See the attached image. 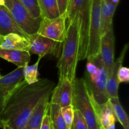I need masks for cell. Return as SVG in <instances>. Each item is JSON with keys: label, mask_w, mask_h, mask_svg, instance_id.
<instances>
[{"label": "cell", "mask_w": 129, "mask_h": 129, "mask_svg": "<svg viewBox=\"0 0 129 129\" xmlns=\"http://www.w3.org/2000/svg\"><path fill=\"white\" fill-rule=\"evenodd\" d=\"M74 109L81 112L88 129L102 128L94 102L90 96L83 78H76L73 82V103Z\"/></svg>", "instance_id": "277c9868"}, {"label": "cell", "mask_w": 129, "mask_h": 129, "mask_svg": "<svg viewBox=\"0 0 129 129\" xmlns=\"http://www.w3.org/2000/svg\"><path fill=\"white\" fill-rule=\"evenodd\" d=\"M118 5L112 0H102L101 6V36L113 26V18Z\"/></svg>", "instance_id": "d6986e66"}, {"label": "cell", "mask_w": 129, "mask_h": 129, "mask_svg": "<svg viewBox=\"0 0 129 129\" xmlns=\"http://www.w3.org/2000/svg\"><path fill=\"white\" fill-rule=\"evenodd\" d=\"M128 49V44L124 45L119 57L113 62V66L110 73L108 74L107 83V90L110 98H118V87L120 83L117 79V74L119 68L123 64L125 55Z\"/></svg>", "instance_id": "4fadbf2b"}, {"label": "cell", "mask_w": 129, "mask_h": 129, "mask_svg": "<svg viewBox=\"0 0 129 129\" xmlns=\"http://www.w3.org/2000/svg\"><path fill=\"white\" fill-rule=\"evenodd\" d=\"M59 8L60 15H67V9H68L69 0H57Z\"/></svg>", "instance_id": "83f0119b"}, {"label": "cell", "mask_w": 129, "mask_h": 129, "mask_svg": "<svg viewBox=\"0 0 129 129\" xmlns=\"http://www.w3.org/2000/svg\"><path fill=\"white\" fill-rule=\"evenodd\" d=\"M41 18H54L60 16L57 0H37Z\"/></svg>", "instance_id": "ffe728a7"}, {"label": "cell", "mask_w": 129, "mask_h": 129, "mask_svg": "<svg viewBox=\"0 0 129 129\" xmlns=\"http://www.w3.org/2000/svg\"><path fill=\"white\" fill-rule=\"evenodd\" d=\"M15 33L27 38L28 35L18 26L5 5H0V35Z\"/></svg>", "instance_id": "9a60e30c"}, {"label": "cell", "mask_w": 129, "mask_h": 129, "mask_svg": "<svg viewBox=\"0 0 129 129\" xmlns=\"http://www.w3.org/2000/svg\"><path fill=\"white\" fill-rule=\"evenodd\" d=\"M42 57H39L38 60L36 62L31 66H26L24 67L23 71V78L24 80L28 84H33L39 81L38 76H39V66L40 60Z\"/></svg>", "instance_id": "603a6c76"}, {"label": "cell", "mask_w": 129, "mask_h": 129, "mask_svg": "<svg viewBox=\"0 0 129 129\" xmlns=\"http://www.w3.org/2000/svg\"><path fill=\"white\" fill-rule=\"evenodd\" d=\"M27 39L30 43L29 52L41 57L49 54L57 55L62 44V43L52 40L37 33L28 35Z\"/></svg>", "instance_id": "9c48e42d"}, {"label": "cell", "mask_w": 129, "mask_h": 129, "mask_svg": "<svg viewBox=\"0 0 129 129\" xmlns=\"http://www.w3.org/2000/svg\"><path fill=\"white\" fill-rule=\"evenodd\" d=\"M0 49L28 51L30 43L27 38L15 33L0 35Z\"/></svg>", "instance_id": "5bb4252c"}, {"label": "cell", "mask_w": 129, "mask_h": 129, "mask_svg": "<svg viewBox=\"0 0 129 129\" xmlns=\"http://www.w3.org/2000/svg\"><path fill=\"white\" fill-rule=\"evenodd\" d=\"M70 129H88L85 118L77 109H74V118Z\"/></svg>", "instance_id": "d4e9b609"}, {"label": "cell", "mask_w": 129, "mask_h": 129, "mask_svg": "<svg viewBox=\"0 0 129 129\" xmlns=\"http://www.w3.org/2000/svg\"><path fill=\"white\" fill-rule=\"evenodd\" d=\"M5 5L18 26L28 36L37 33L42 18L33 17L20 0H5Z\"/></svg>", "instance_id": "8992f818"}, {"label": "cell", "mask_w": 129, "mask_h": 129, "mask_svg": "<svg viewBox=\"0 0 129 129\" xmlns=\"http://www.w3.org/2000/svg\"><path fill=\"white\" fill-rule=\"evenodd\" d=\"M0 5H5V0H0Z\"/></svg>", "instance_id": "1f68e13d"}, {"label": "cell", "mask_w": 129, "mask_h": 129, "mask_svg": "<svg viewBox=\"0 0 129 129\" xmlns=\"http://www.w3.org/2000/svg\"><path fill=\"white\" fill-rule=\"evenodd\" d=\"M100 129H103V128H101Z\"/></svg>", "instance_id": "d590c367"}, {"label": "cell", "mask_w": 129, "mask_h": 129, "mask_svg": "<svg viewBox=\"0 0 129 129\" xmlns=\"http://www.w3.org/2000/svg\"><path fill=\"white\" fill-rule=\"evenodd\" d=\"M0 128L4 129V125L1 120H0Z\"/></svg>", "instance_id": "4dcf8cb0"}, {"label": "cell", "mask_w": 129, "mask_h": 129, "mask_svg": "<svg viewBox=\"0 0 129 129\" xmlns=\"http://www.w3.org/2000/svg\"><path fill=\"white\" fill-rule=\"evenodd\" d=\"M117 79L118 83L120 84L122 83H128L129 82V69L127 67L123 66L118 69Z\"/></svg>", "instance_id": "4316f807"}, {"label": "cell", "mask_w": 129, "mask_h": 129, "mask_svg": "<svg viewBox=\"0 0 129 129\" xmlns=\"http://www.w3.org/2000/svg\"><path fill=\"white\" fill-rule=\"evenodd\" d=\"M50 129H54V128H53L52 126V125H51V127H50Z\"/></svg>", "instance_id": "836d02e7"}, {"label": "cell", "mask_w": 129, "mask_h": 129, "mask_svg": "<svg viewBox=\"0 0 129 129\" xmlns=\"http://www.w3.org/2000/svg\"><path fill=\"white\" fill-rule=\"evenodd\" d=\"M50 97H45L40 101L33 111L23 129L40 128L43 119L49 111Z\"/></svg>", "instance_id": "2e32d148"}, {"label": "cell", "mask_w": 129, "mask_h": 129, "mask_svg": "<svg viewBox=\"0 0 129 129\" xmlns=\"http://www.w3.org/2000/svg\"><path fill=\"white\" fill-rule=\"evenodd\" d=\"M91 0H69L67 19L76 14L79 30V60L86 59Z\"/></svg>", "instance_id": "5b68a950"}, {"label": "cell", "mask_w": 129, "mask_h": 129, "mask_svg": "<svg viewBox=\"0 0 129 129\" xmlns=\"http://www.w3.org/2000/svg\"><path fill=\"white\" fill-rule=\"evenodd\" d=\"M55 83L49 79H39L28 84L25 80L11 92L0 109V120L4 129H23L36 106L42 99L50 96Z\"/></svg>", "instance_id": "6da1fadb"}, {"label": "cell", "mask_w": 129, "mask_h": 129, "mask_svg": "<svg viewBox=\"0 0 129 129\" xmlns=\"http://www.w3.org/2000/svg\"><path fill=\"white\" fill-rule=\"evenodd\" d=\"M102 0H91L86 58L100 53Z\"/></svg>", "instance_id": "52a82bcc"}, {"label": "cell", "mask_w": 129, "mask_h": 129, "mask_svg": "<svg viewBox=\"0 0 129 129\" xmlns=\"http://www.w3.org/2000/svg\"><path fill=\"white\" fill-rule=\"evenodd\" d=\"M73 83L67 78L59 79L51 93L49 103L59 105L60 108L72 105L73 103Z\"/></svg>", "instance_id": "30bf717a"}, {"label": "cell", "mask_w": 129, "mask_h": 129, "mask_svg": "<svg viewBox=\"0 0 129 129\" xmlns=\"http://www.w3.org/2000/svg\"><path fill=\"white\" fill-rule=\"evenodd\" d=\"M112 2L113 3H115V5H118L120 0H112Z\"/></svg>", "instance_id": "f546056e"}, {"label": "cell", "mask_w": 129, "mask_h": 129, "mask_svg": "<svg viewBox=\"0 0 129 129\" xmlns=\"http://www.w3.org/2000/svg\"><path fill=\"white\" fill-rule=\"evenodd\" d=\"M61 108L57 105L49 104V114L54 129H68L61 113Z\"/></svg>", "instance_id": "7402d4cb"}, {"label": "cell", "mask_w": 129, "mask_h": 129, "mask_svg": "<svg viewBox=\"0 0 129 129\" xmlns=\"http://www.w3.org/2000/svg\"><path fill=\"white\" fill-rule=\"evenodd\" d=\"M86 59L83 78L86 86L94 102L98 105L103 104L110 98L107 90L108 72L100 53Z\"/></svg>", "instance_id": "3957f363"}, {"label": "cell", "mask_w": 129, "mask_h": 129, "mask_svg": "<svg viewBox=\"0 0 129 129\" xmlns=\"http://www.w3.org/2000/svg\"><path fill=\"white\" fill-rule=\"evenodd\" d=\"M5 129H12L11 128H10V127H5Z\"/></svg>", "instance_id": "d6a6232c"}, {"label": "cell", "mask_w": 129, "mask_h": 129, "mask_svg": "<svg viewBox=\"0 0 129 129\" xmlns=\"http://www.w3.org/2000/svg\"><path fill=\"white\" fill-rule=\"evenodd\" d=\"M23 68L17 67L12 72L0 78V109L11 92L24 80Z\"/></svg>", "instance_id": "7c38bea8"}, {"label": "cell", "mask_w": 129, "mask_h": 129, "mask_svg": "<svg viewBox=\"0 0 129 129\" xmlns=\"http://www.w3.org/2000/svg\"><path fill=\"white\" fill-rule=\"evenodd\" d=\"M100 54L108 74L115 61V36L113 26L101 36Z\"/></svg>", "instance_id": "8fae6325"}, {"label": "cell", "mask_w": 129, "mask_h": 129, "mask_svg": "<svg viewBox=\"0 0 129 129\" xmlns=\"http://www.w3.org/2000/svg\"><path fill=\"white\" fill-rule=\"evenodd\" d=\"M61 113L68 129H70L73 123L74 115V108L73 105L66 106L61 108Z\"/></svg>", "instance_id": "484cf974"}, {"label": "cell", "mask_w": 129, "mask_h": 129, "mask_svg": "<svg viewBox=\"0 0 129 129\" xmlns=\"http://www.w3.org/2000/svg\"></svg>", "instance_id": "8d00e7d4"}, {"label": "cell", "mask_w": 129, "mask_h": 129, "mask_svg": "<svg viewBox=\"0 0 129 129\" xmlns=\"http://www.w3.org/2000/svg\"><path fill=\"white\" fill-rule=\"evenodd\" d=\"M94 103L102 128L108 129L110 127L115 125L117 118L115 115L109 100L108 102L102 105L97 104L94 102Z\"/></svg>", "instance_id": "ac0fdd59"}, {"label": "cell", "mask_w": 129, "mask_h": 129, "mask_svg": "<svg viewBox=\"0 0 129 129\" xmlns=\"http://www.w3.org/2000/svg\"><path fill=\"white\" fill-rule=\"evenodd\" d=\"M68 26L62 53L57 62L59 79L67 78L73 83L79 62V30L76 14L67 19Z\"/></svg>", "instance_id": "7a4b0ae2"}, {"label": "cell", "mask_w": 129, "mask_h": 129, "mask_svg": "<svg viewBox=\"0 0 129 129\" xmlns=\"http://www.w3.org/2000/svg\"><path fill=\"white\" fill-rule=\"evenodd\" d=\"M109 102L117 118V121L120 123L124 129H129L128 117L120 102L119 98H110Z\"/></svg>", "instance_id": "44dd1931"}, {"label": "cell", "mask_w": 129, "mask_h": 129, "mask_svg": "<svg viewBox=\"0 0 129 129\" xmlns=\"http://www.w3.org/2000/svg\"><path fill=\"white\" fill-rule=\"evenodd\" d=\"M67 15L54 18H42L37 34L55 41L62 43L66 37Z\"/></svg>", "instance_id": "ba28073f"}, {"label": "cell", "mask_w": 129, "mask_h": 129, "mask_svg": "<svg viewBox=\"0 0 129 129\" xmlns=\"http://www.w3.org/2000/svg\"><path fill=\"white\" fill-rule=\"evenodd\" d=\"M20 2L35 18H42L37 0H20Z\"/></svg>", "instance_id": "cb8c5ba5"}, {"label": "cell", "mask_w": 129, "mask_h": 129, "mask_svg": "<svg viewBox=\"0 0 129 129\" xmlns=\"http://www.w3.org/2000/svg\"><path fill=\"white\" fill-rule=\"evenodd\" d=\"M0 57L13 63L19 68L28 65L31 55L28 51L0 49Z\"/></svg>", "instance_id": "e0dca14e"}, {"label": "cell", "mask_w": 129, "mask_h": 129, "mask_svg": "<svg viewBox=\"0 0 129 129\" xmlns=\"http://www.w3.org/2000/svg\"><path fill=\"white\" fill-rule=\"evenodd\" d=\"M1 74H0V78H1Z\"/></svg>", "instance_id": "e575fe53"}, {"label": "cell", "mask_w": 129, "mask_h": 129, "mask_svg": "<svg viewBox=\"0 0 129 129\" xmlns=\"http://www.w3.org/2000/svg\"><path fill=\"white\" fill-rule=\"evenodd\" d=\"M50 127H51V122H50V116H49V111H48V113L45 115L43 119L41 127L40 129H50Z\"/></svg>", "instance_id": "f1b7e54d"}]
</instances>
